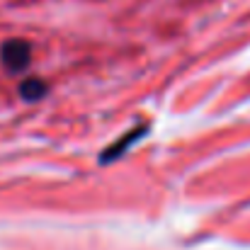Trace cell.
Instances as JSON below:
<instances>
[{
    "label": "cell",
    "instance_id": "6da1fadb",
    "mask_svg": "<svg viewBox=\"0 0 250 250\" xmlns=\"http://www.w3.org/2000/svg\"><path fill=\"white\" fill-rule=\"evenodd\" d=\"M0 59H2V63H5L12 73H17V71H22V68L29 66V59H32L29 44H27L24 39H10V42L2 44Z\"/></svg>",
    "mask_w": 250,
    "mask_h": 250
},
{
    "label": "cell",
    "instance_id": "7a4b0ae2",
    "mask_svg": "<svg viewBox=\"0 0 250 250\" xmlns=\"http://www.w3.org/2000/svg\"><path fill=\"white\" fill-rule=\"evenodd\" d=\"M20 92H22V97L24 100H39V97H44V92H46V85L42 83L39 78H27L24 83L20 85Z\"/></svg>",
    "mask_w": 250,
    "mask_h": 250
}]
</instances>
